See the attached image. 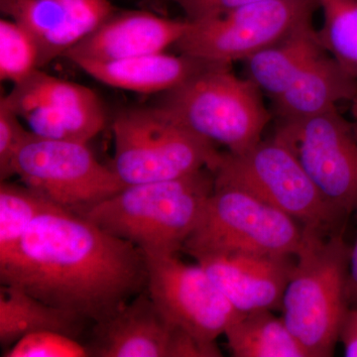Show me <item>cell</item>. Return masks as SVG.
Instances as JSON below:
<instances>
[{
    "mask_svg": "<svg viewBox=\"0 0 357 357\" xmlns=\"http://www.w3.org/2000/svg\"><path fill=\"white\" fill-rule=\"evenodd\" d=\"M225 335L236 357H307L283 318L272 310L239 312Z\"/></svg>",
    "mask_w": 357,
    "mask_h": 357,
    "instance_id": "cell-21",
    "label": "cell"
},
{
    "mask_svg": "<svg viewBox=\"0 0 357 357\" xmlns=\"http://www.w3.org/2000/svg\"><path fill=\"white\" fill-rule=\"evenodd\" d=\"M312 22L246 59L248 79L272 100L283 95L314 59L323 53Z\"/></svg>",
    "mask_w": 357,
    "mask_h": 357,
    "instance_id": "cell-19",
    "label": "cell"
},
{
    "mask_svg": "<svg viewBox=\"0 0 357 357\" xmlns=\"http://www.w3.org/2000/svg\"><path fill=\"white\" fill-rule=\"evenodd\" d=\"M351 114L354 115V119L357 121V96L352 100L351 102Z\"/></svg>",
    "mask_w": 357,
    "mask_h": 357,
    "instance_id": "cell-30",
    "label": "cell"
},
{
    "mask_svg": "<svg viewBox=\"0 0 357 357\" xmlns=\"http://www.w3.org/2000/svg\"><path fill=\"white\" fill-rule=\"evenodd\" d=\"M11 172L50 203L77 215L126 187L86 143L47 139L34 133L16 153Z\"/></svg>",
    "mask_w": 357,
    "mask_h": 357,
    "instance_id": "cell-9",
    "label": "cell"
},
{
    "mask_svg": "<svg viewBox=\"0 0 357 357\" xmlns=\"http://www.w3.org/2000/svg\"><path fill=\"white\" fill-rule=\"evenodd\" d=\"M276 134L292 148L338 220L357 211V126L335 109L279 123Z\"/></svg>",
    "mask_w": 357,
    "mask_h": 357,
    "instance_id": "cell-10",
    "label": "cell"
},
{
    "mask_svg": "<svg viewBox=\"0 0 357 357\" xmlns=\"http://www.w3.org/2000/svg\"><path fill=\"white\" fill-rule=\"evenodd\" d=\"M0 281L93 326L146 289V260L132 243L55 206L0 262Z\"/></svg>",
    "mask_w": 357,
    "mask_h": 357,
    "instance_id": "cell-1",
    "label": "cell"
},
{
    "mask_svg": "<svg viewBox=\"0 0 357 357\" xmlns=\"http://www.w3.org/2000/svg\"><path fill=\"white\" fill-rule=\"evenodd\" d=\"M210 64L184 54L172 55L161 52L123 60L83 61L76 65L107 86L136 93H162L176 88Z\"/></svg>",
    "mask_w": 357,
    "mask_h": 357,
    "instance_id": "cell-18",
    "label": "cell"
},
{
    "mask_svg": "<svg viewBox=\"0 0 357 357\" xmlns=\"http://www.w3.org/2000/svg\"><path fill=\"white\" fill-rule=\"evenodd\" d=\"M177 328L145 289L109 318L91 326L84 344L89 357H172Z\"/></svg>",
    "mask_w": 357,
    "mask_h": 357,
    "instance_id": "cell-16",
    "label": "cell"
},
{
    "mask_svg": "<svg viewBox=\"0 0 357 357\" xmlns=\"http://www.w3.org/2000/svg\"><path fill=\"white\" fill-rule=\"evenodd\" d=\"M20 117L6 103L0 102V178L8 180L13 177V160L20 148L31 135V131L25 128Z\"/></svg>",
    "mask_w": 357,
    "mask_h": 357,
    "instance_id": "cell-26",
    "label": "cell"
},
{
    "mask_svg": "<svg viewBox=\"0 0 357 357\" xmlns=\"http://www.w3.org/2000/svg\"><path fill=\"white\" fill-rule=\"evenodd\" d=\"M0 9L31 34L43 69L64 57L117 8L109 0H0Z\"/></svg>",
    "mask_w": 357,
    "mask_h": 357,
    "instance_id": "cell-14",
    "label": "cell"
},
{
    "mask_svg": "<svg viewBox=\"0 0 357 357\" xmlns=\"http://www.w3.org/2000/svg\"><path fill=\"white\" fill-rule=\"evenodd\" d=\"M146 291L174 326L202 342H215L239 314L199 264L174 255H144Z\"/></svg>",
    "mask_w": 357,
    "mask_h": 357,
    "instance_id": "cell-12",
    "label": "cell"
},
{
    "mask_svg": "<svg viewBox=\"0 0 357 357\" xmlns=\"http://www.w3.org/2000/svg\"><path fill=\"white\" fill-rule=\"evenodd\" d=\"M340 340L344 344V356L357 357V307H352L340 331Z\"/></svg>",
    "mask_w": 357,
    "mask_h": 357,
    "instance_id": "cell-28",
    "label": "cell"
},
{
    "mask_svg": "<svg viewBox=\"0 0 357 357\" xmlns=\"http://www.w3.org/2000/svg\"><path fill=\"white\" fill-rule=\"evenodd\" d=\"M349 299L351 307H357V237L356 243L351 246L349 259Z\"/></svg>",
    "mask_w": 357,
    "mask_h": 357,
    "instance_id": "cell-29",
    "label": "cell"
},
{
    "mask_svg": "<svg viewBox=\"0 0 357 357\" xmlns=\"http://www.w3.org/2000/svg\"><path fill=\"white\" fill-rule=\"evenodd\" d=\"M28 129L47 139L88 143L102 132L107 121L100 96L82 84L35 70L2 96Z\"/></svg>",
    "mask_w": 357,
    "mask_h": 357,
    "instance_id": "cell-11",
    "label": "cell"
},
{
    "mask_svg": "<svg viewBox=\"0 0 357 357\" xmlns=\"http://www.w3.org/2000/svg\"><path fill=\"white\" fill-rule=\"evenodd\" d=\"M188 26L187 18L172 20L147 11L116 9L63 58L77 64L83 61L105 62L161 53L175 47Z\"/></svg>",
    "mask_w": 357,
    "mask_h": 357,
    "instance_id": "cell-15",
    "label": "cell"
},
{
    "mask_svg": "<svg viewBox=\"0 0 357 357\" xmlns=\"http://www.w3.org/2000/svg\"><path fill=\"white\" fill-rule=\"evenodd\" d=\"M356 96V77L324 51L273 100L274 114L279 123L302 121L337 109L338 103L352 102Z\"/></svg>",
    "mask_w": 357,
    "mask_h": 357,
    "instance_id": "cell-17",
    "label": "cell"
},
{
    "mask_svg": "<svg viewBox=\"0 0 357 357\" xmlns=\"http://www.w3.org/2000/svg\"><path fill=\"white\" fill-rule=\"evenodd\" d=\"M282 310L307 357L332 356L351 309V246L342 234L305 229Z\"/></svg>",
    "mask_w": 357,
    "mask_h": 357,
    "instance_id": "cell-3",
    "label": "cell"
},
{
    "mask_svg": "<svg viewBox=\"0 0 357 357\" xmlns=\"http://www.w3.org/2000/svg\"><path fill=\"white\" fill-rule=\"evenodd\" d=\"M40 69L39 49L29 32L13 20H0V79L13 84Z\"/></svg>",
    "mask_w": 357,
    "mask_h": 357,
    "instance_id": "cell-24",
    "label": "cell"
},
{
    "mask_svg": "<svg viewBox=\"0 0 357 357\" xmlns=\"http://www.w3.org/2000/svg\"><path fill=\"white\" fill-rule=\"evenodd\" d=\"M213 173L215 182L257 197L304 229L332 232L340 222L292 148L277 134L243 153H220Z\"/></svg>",
    "mask_w": 357,
    "mask_h": 357,
    "instance_id": "cell-6",
    "label": "cell"
},
{
    "mask_svg": "<svg viewBox=\"0 0 357 357\" xmlns=\"http://www.w3.org/2000/svg\"><path fill=\"white\" fill-rule=\"evenodd\" d=\"M4 357H89L84 342L56 332L25 335L4 352Z\"/></svg>",
    "mask_w": 357,
    "mask_h": 357,
    "instance_id": "cell-25",
    "label": "cell"
},
{
    "mask_svg": "<svg viewBox=\"0 0 357 357\" xmlns=\"http://www.w3.org/2000/svg\"><path fill=\"white\" fill-rule=\"evenodd\" d=\"M156 105L185 128L234 154L259 143L272 119L261 89L248 77H237L230 65L206 66L176 88L160 93Z\"/></svg>",
    "mask_w": 357,
    "mask_h": 357,
    "instance_id": "cell-4",
    "label": "cell"
},
{
    "mask_svg": "<svg viewBox=\"0 0 357 357\" xmlns=\"http://www.w3.org/2000/svg\"><path fill=\"white\" fill-rule=\"evenodd\" d=\"M184 11L188 20L213 17L266 0H168Z\"/></svg>",
    "mask_w": 357,
    "mask_h": 357,
    "instance_id": "cell-27",
    "label": "cell"
},
{
    "mask_svg": "<svg viewBox=\"0 0 357 357\" xmlns=\"http://www.w3.org/2000/svg\"><path fill=\"white\" fill-rule=\"evenodd\" d=\"M215 185L210 168L185 177L126 185L82 213L144 255L183 250Z\"/></svg>",
    "mask_w": 357,
    "mask_h": 357,
    "instance_id": "cell-2",
    "label": "cell"
},
{
    "mask_svg": "<svg viewBox=\"0 0 357 357\" xmlns=\"http://www.w3.org/2000/svg\"><path fill=\"white\" fill-rule=\"evenodd\" d=\"M55 204L27 185L0 184V262L17 248L33 222Z\"/></svg>",
    "mask_w": 357,
    "mask_h": 357,
    "instance_id": "cell-22",
    "label": "cell"
},
{
    "mask_svg": "<svg viewBox=\"0 0 357 357\" xmlns=\"http://www.w3.org/2000/svg\"><path fill=\"white\" fill-rule=\"evenodd\" d=\"M317 1L324 15L319 43L357 79V0Z\"/></svg>",
    "mask_w": 357,
    "mask_h": 357,
    "instance_id": "cell-23",
    "label": "cell"
},
{
    "mask_svg": "<svg viewBox=\"0 0 357 357\" xmlns=\"http://www.w3.org/2000/svg\"><path fill=\"white\" fill-rule=\"evenodd\" d=\"M236 311L282 306L295 256L249 252H202L192 255Z\"/></svg>",
    "mask_w": 357,
    "mask_h": 357,
    "instance_id": "cell-13",
    "label": "cell"
},
{
    "mask_svg": "<svg viewBox=\"0 0 357 357\" xmlns=\"http://www.w3.org/2000/svg\"><path fill=\"white\" fill-rule=\"evenodd\" d=\"M318 8L317 0H266L213 17L189 20L175 48L211 64L231 65L311 23Z\"/></svg>",
    "mask_w": 357,
    "mask_h": 357,
    "instance_id": "cell-8",
    "label": "cell"
},
{
    "mask_svg": "<svg viewBox=\"0 0 357 357\" xmlns=\"http://www.w3.org/2000/svg\"><path fill=\"white\" fill-rule=\"evenodd\" d=\"M91 323L73 312L51 306L22 289L0 288V344L7 349L33 333L56 332L81 340Z\"/></svg>",
    "mask_w": 357,
    "mask_h": 357,
    "instance_id": "cell-20",
    "label": "cell"
},
{
    "mask_svg": "<svg viewBox=\"0 0 357 357\" xmlns=\"http://www.w3.org/2000/svg\"><path fill=\"white\" fill-rule=\"evenodd\" d=\"M304 227L287 213L257 197L215 182L198 225L183 250L249 252L296 256L304 243Z\"/></svg>",
    "mask_w": 357,
    "mask_h": 357,
    "instance_id": "cell-7",
    "label": "cell"
},
{
    "mask_svg": "<svg viewBox=\"0 0 357 357\" xmlns=\"http://www.w3.org/2000/svg\"><path fill=\"white\" fill-rule=\"evenodd\" d=\"M112 168L124 185L185 177L213 171L220 152L160 105L122 109L112 121Z\"/></svg>",
    "mask_w": 357,
    "mask_h": 357,
    "instance_id": "cell-5",
    "label": "cell"
}]
</instances>
